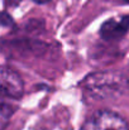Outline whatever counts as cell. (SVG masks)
Here are the masks:
<instances>
[{
    "label": "cell",
    "instance_id": "1",
    "mask_svg": "<svg viewBox=\"0 0 129 130\" xmlns=\"http://www.w3.org/2000/svg\"><path fill=\"white\" fill-rule=\"evenodd\" d=\"M85 86L90 95L95 99H109L123 92L124 81L115 73L103 72L90 76L86 80Z\"/></svg>",
    "mask_w": 129,
    "mask_h": 130
},
{
    "label": "cell",
    "instance_id": "2",
    "mask_svg": "<svg viewBox=\"0 0 129 130\" xmlns=\"http://www.w3.org/2000/svg\"><path fill=\"white\" fill-rule=\"evenodd\" d=\"M81 130H129L128 123L118 114L101 110L90 116Z\"/></svg>",
    "mask_w": 129,
    "mask_h": 130
},
{
    "label": "cell",
    "instance_id": "3",
    "mask_svg": "<svg viewBox=\"0 0 129 130\" xmlns=\"http://www.w3.org/2000/svg\"><path fill=\"white\" fill-rule=\"evenodd\" d=\"M24 85L20 78V76L6 67L0 68V95L11 97V99H19L23 95Z\"/></svg>",
    "mask_w": 129,
    "mask_h": 130
},
{
    "label": "cell",
    "instance_id": "4",
    "mask_svg": "<svg viewBox=\"0 0 129 130\" xmlns=\"http://www.w3.org/2000/svg\"><path fill=\"white\" fill-rule=\"evenodd\" d=\"M129 29V15L106 20L100 29V34L105 41H115L125 36Z\"/></svg>",
    "mask_w": 129,
    "mask_h": 130
},
{
    "label": "cell",
    "instance_id": "5",
    "mask_svg": "<svg viewBox=\"0 0 129 130\" xmlns=\"http://www.w3.org/2000/svg\"><path fill=\"white\" fill-rule=\"evenodd\" d=\"M13 112H14V109L11 106L0 101V130L6 126V124H8L10 116L13 115Z\"/></svg>",
    "mask_w": 129,
    "mask_h": 130
},
{
    "label": "cell",
    "instance_id": "6",
    "mask_svg": "<svg viewBox=\"0 0 129 130\" xmlns=\"http://www.w3.org/2000/svg\"><path fill=\"white\" fill-rule=\"evenodd\" d=\"M0 25L1 27H10L13 25V19L9 14L4 13V11H0Z\"/></svg>",
    "mask_w": 129,
    "mask_h": 130
},
{
    "label": "cell",
    "instance_id": "7",
    "mask_svg": "<svg viewBox=\"0 0 129 130\" xmlns=\"http://www.w3.org/2000/svg\"><path fill=\"white\" fill-rule=\"evenodd\" d=\"M5 1V5L6 6H9V8H14V6H17L22 0H4Z\"/></svg>",
    "mask_w": 129,
    "mask_h": 130
},
{
    "label": "cell",
    "instance_id": "8",
    "mask_svg": "<svg viewBox=\"0 0 129 130\" xmlns=\"http://www.w3.org/2000/svg\"><path fill=\"white\" fill-rule=\"evenodd\" d=\"M33 1H36V3H38V4H44V3H48V1H51V0H33Z\"/></svg>",
    "mask_w": 129,
    "mask_h": 130
},
{
    "label": "cell",
    "instance_id": "9",
    "mask_svg": "<svg viewBox=\"0 0 129 130\" xmlns=\"http://www.w3.org/2000/svg\"><path fill=\"white\" fill-rule=\"evenodd\" d=\"M128 86H129V80H128Z\"/></svg>",
    "mask_w": 129,
    "mask_h": 130
},
{
    "label": "cell",
    "instance_id": "10",
    "mask_svg": "<svg viewBox=\"0 0 129 130\" xmlns=\"http://www.w3.org/2000/svg\"><path fill=\"white\" fill-rule=\"evenodd\" d=\"M125 1H129V0H125Z\"/></svg>",
    "mask_w": 129,
    "mask_h": 130
}]
</instances>
